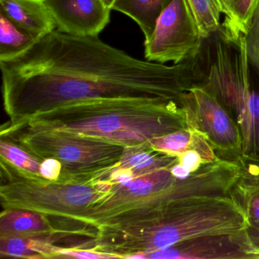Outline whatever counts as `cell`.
Wrapping results in <instances>:
<instances>
[{
    "label": "cell",
    "mask_w": 259,
    "mask_h": 259,
    "mask_svg": "<svg viewBox=\"0 0 259 259\" xmlns=\"http://www.w3.org/2000/svg\"><path fill=\"white\" fill-rule=\"evenodd\" d=\"M201 53L179 64L138 60L103 42L56 29L14 60L0 62L3 98L13 128L38 113L95 98L177 100L204 87Z\"/></svg>",
    "instance_id": "6da1fadb"
},
{
    "label": "cell",
    "mask_w": 259,
    "mask_h": 259,
    "mask_svg": "<svg viewBox=\"0 0 259 259\" xmlns=\"http://www.w3.org/2000/svg\"><path fill=\"white\" fill-rule=\"evenodd\" d=\"M248 227L245 215L229 196L176 200L125 224L97 227L94 249L116 258H139L177 242Z\"/></svg>",
    "instance_id": "7a4b0ae2"
},
{
    "label": "cell",
    "mask_w": 259,
    "mask_h": 259,
    "mask_svg": "<svg viewBox=\"0 0 259 259\" xmlns=\"http://www.w3.org/2000/svg\"><path fill=\"white\" fill-rule=\"evenodd\" d=\"M187 127L184 111L175 100L107 98L66 104L3 130H60L126 147Z\"/></svg>",
    "instance_id": "3957f363"
},
{
    "label": "cell",
    "mask_w": 259,
    "mask_h": 259,
    "mask_svg": "<svg viewBox=\"0 0 259 259\" xmlns=\"http://www.w3.org/2000/svg\"><path fill=\"white\" fill-rule=\"evenodd\" d=\"M171 166V165H170ZM170 166L124 183L113 185L105 198L84 210L80 222L97 228L130 222L176 200L190 197H226L239 174L237 164L220 157L187 177Z\"/></svg>",
    "instance_id": "277c9868"
},
{
    "label": "cell",
    "mask_w": 259,
    "mask_h": 259,
    "mask_svg": "<svg viewBox=\"0 0 259 259\" xmlns=\"http://www.w3.org/2000/svg\"><path fill=\"white\" fill-rule=\"evenodd\" d=\"M3 210L22 209L59 219L80 222L84 210L109 195L113 185L107 182L85 183L51 182L36 177L0 159Z\"/></svg>",
    "instance_id": "5b68a950"
},
{
    "label": "cell",
    "mask_w": 259,
    "mask_h": 259,
    "mask_svg": "<svg viewBox=\"0 0 259 259\" xmlns=\"http://www.w3.org/2000/svg\"><path fill=\"white\" fill-rule=\"evenodd\" d=\"M1 137L16 142L39 160L54 158L63 164L60 183H90L117 164L123 145L56 130L20 128Z\"/></svg>",
    "instance_id": "8992f818"
},
{
    "label": "cell",
    "mask_w": 259,
    "mask_h": 259,
    "mask_svg": "<svg viewBox=\"0 0 259 259\" xmlns=\"http://www.w3.org/2000/svg\"><path fill=\"white\" fill-rule=\"evenodd\" d=\"M237 46L239 53L234 57L224 44L215 43L214 58L204 87L221 101L239 126L242 156L259 160V88L251 84L242 38Z\"/></svg>",
    "instance_id": "52a82bcc"
},
{
    "label": "cell",
    "mask_w": 259,
    "mask_h": 259,
    "mask_svg": "<svg viewBox=\"0 0 259 259\" xmlns=\"http://www.w3.org/2000/svg\"><path fill=\"white\" fill-rule=\"evenodd\" d=\"M202 40L187 0H172L145 40V57L161 64H179L201 52Z\"/></svg>",
    "instance_id": "ba28073f"
},
{
    "label": "cell",
    "mask_w": 259,
    "mask_h": 259,
    "mask_svg": "<svg viewBox=\"0 0 259 259\" xmlns=\"http://www.w3.org/2000/svg\"><path fill=\"white\" fill-rule=\"evenodd\" d=\"M188 127L202 133L213 149L233 160L242 155V136L234 119L221 101L206 87L183 92L176 100Z\"/></svg>",
    "instance_id": "9c48e42d"
},
{
    "label": "cell",
    "mask_w": 259,
    "mask_h": 259,
    "mask_svg": "<svg viewBox=\"0 0 259 259\" xmlns=\"http://www.w3.org/2000/svg\"><path fill=\"white\" fill-rule=\"evenodd\" d=\"M141 259H258L245 230L236 233L203 235L141 256Z\"/></svg>",
    "instance_id": "30bf717a"
},
{
    "label": "cell",
    "mask_w": 259,
    "mask_h": 259,
    "mask_svg": "<svg viewBox=\"0 0 259 259\" xmlns=\"http://www.w3.org/2000/svg\"><path fill=\"white\" fill-rule=\"evenodd\" d=\"M57 30L77 36H98L110 19L102 0H45Z\"/></svg>",
    "instance_id": "8fae6325"
},
{
    "label": "cell",
    "mask_w": 259,
    "mask_h": 259,
    "mask_svg": "<svg viewBox=\"0 0 259 259\" xmlns=\"http://www.w3.org/2000/svg\"><path fill=\"white\" fill-rule=\"evenodd\" d=\"M177 160L178 157L157 151L148 142L126 146L119 163L92 181L107 182L113 185L126 183L156 169L170 166Z\"/></svg>",
    "instance_id": "7c38bea8"
},
{
    "label": "cell",
    "mask_w": 259,
    "mask_h": 259,
    "mask_svg": "<svg viewBox=\"0 0 259 259\" xmlns=\"http://www.w3.org/2000/svg\"><path fill=\"white\" fill-rule=\"evenodd\" d=\"M86 236L85 230L73 228L32 236L0 238V254L24 258H54L65 248L59 242Z\"/></svg>",
    "instance_id": "4fadbf2b"
},
{
    "label": "cell",
    "mask_w": 259,
    "mask_h": 259,
    "mask_svg": "<svg viewBox=\"0 0 259 259\" xmlns=\"http://www.w3.org/2000/svg\"><path fill=\"white\" fill-rule=\"evenodd\" d=\"M233 161L239 166V175L228 196L242 210L248 227L259 228V160L240 155Z\"/></svg>",
    "instance_id": "5bb4252c"
},
{
    "label": "cell",
    "mask_w": 259,
    "mask_h": 259,
    "mask_svg": "<svg viewBox=\"0 0 259 259\" xmlns=\"http://www.w3.org/2000/svg\"><path fill=\"white\" fill-rule=\"evenodd\" d=\"M73 228L82 227L68 220L32 210L13 209L2 210L0 215V238L32 236Z\"/></svg>",
    "instance_id": "9a60e30c"
},
{
    "label": "cell",
    "mask_w": 259,
    "mask_h": 259,
    "mask_svg": "<svg viewBox=\"0 0 259 259\" xmlns=\"http://www.w3.org/2000/svg\"><path fill=\"white\" fill-rule=\"evenodd\" d=\"M0 11L38 39L57 29L45 0H0Z\"/></svg>",
    "instance_id": "2e32d148"
},
{
    "label": "cell",
    "mask_w": 259,
    "mask_h": 259,
    "mask_svg": "<svg viewBox=\"0 0 259 259\" xmlns=\"http://www.w3.org/2000/svg\"><path fill=\"white\" fill-rule=\"evenodd\" d=\"M148 143L154 149L174 157H180L186 151H197L204 163L216 161L220 158L205 136L190 127L154 138Z\"/></svg>",
    "instance_id": "e0dca14e"
},
{
    "label": "cell",
    "mask_w": 259,
    "mask_h": 259,
    "mask_svg": "<svg viewBox=\"0 0 259 259\" xmlns=\"http://www.w3.org/2000/svg\"><path fill=\"white\" fill-rule=\"evenodd\" d=\"M172 0H116L112 10L131 18L142 30L145 40L150 38L156 22Z\"/></svg>",
    "instance_id": "ac0fdd59"
},
{
    "label": "cell",
    "mask_w": 259,
    "mask_h": 259,
    "mask_svg": "<svg viewBox=\"0 0 259 259\" xmlns=\"http://www.w3.org/2000/svg\"><path fill=\"white\" fill-rule=\"evenodd\" d=\"M39 40L0 11V62L14 60L32 48Z\"/></svg>",
    "instance_id": "d6986e66"
},
{
    "label": "cell",
    "mask_w": 259,
    "mask_h": 259,
    "mask_svg": "<svg viewBox=\"0 0 259 259\" xmlns=\"http://www.w3.org/2000/svg\"><path fill=\"white\" fill-rule=\"evenodd\" d=\"M203 39L221 28V8L217 0H187Z\"/></svg>",
    "instance_id": "ffe728a7"
},
{
    "label": "cell",
    "mask_w": 259,
    "mask_h": 259,
    "mask_svg": "<svg viewBox=\"0 0 259 259\" xmlns=\"http://www.w3.org/2000/svg\"><path fill=\"white\" fill-rule=\"evenodd\" d=\"M0 155L24 172L34 177H42L40 175L41 160L25 151L13 141L1 137Z\"/></svg>",
    "instance_id": "44dd1931"
},
{
    "label": "cell",
    "mask_w": 259,
    "mask_h": 259,
    "mask_svg": "<svg viewBox=\"0 0 259 259\" xmlns=\"http://www.w3.org/2000/svg\"><path fill=\"white\" fill-rule=\"evenodd\" d=\"M241 38L243 41L248 64L259 78V0H256L246 31Z\"/></svg>",
    "instance_id": "7402d4cb"
},
{
    "label": "cell",
    "mask_w": 259,
    "mask_h": 259,
    "mask_svg": "<svg viewBox=\"0 0 259 259\" xmlns=\"http://www.w3.org/2000/svg\"><path fill=\"white\" fill-rule=\"evenodd\" d=\"M58 257L83 259L116 258V257L112 254L86 248H63L59 251Z\"/></svg>",
    "instance_id": "603a6c76"
},
{
    "label": "cell",
    "mask_w": 259,
    "mask_h": 259,
    "mask_svg": "<svg viewBox=\"0 0 259 259\" xmlns=\"http://www.w3.org/2000/svg\"><path fill=\"white\" fill-rule=\"evenodd\" d=\"M63 174V164L54 158L45 159L40 163V175L45 180L51 182H58Z\"/></svg>",
    "instance_id": "cb8c5ba5"
},
{
    "label": "cell",
    "mask_w": 259,
    "mask_h": 259,
    "mask_svg": "<svg viewBox=\"0 0 259 259\" xmlns=\"http://www.w3.org/2000/svg\"><path fill=\"white\" fill-rule=\"evenodd\" d=\"M179 162L186 167L189 172H196L203 165L207 164L204 163L202 157L197 151H186L184 154L178 157Z\"/></svg>",
    "instance_id": "d4e9b609"
},
{
    "label": "cell",
    "mask_w": 259,
    "mask_h": 259,
    "mask_svg": "<svg viewBox=\"0 0 259 259\" xmlns=\"http://www.w3.org/2000/svg\"><path fill=\"white\" fill-rule=\"evenodd\" d=\"M221 8V13L225 16V20L223 22V33L227 32L232 24V12L230 0H217Z\"/></svg>",
    "instance_id": "484cf974"
},
{
    "label": "cell",
    "mask_w": 259,
    "mask_h": 259,
    "mask_svg": "<svg viewBox=\"0 0 259 259\" xmlns=\"http://www.w3.org/2000/svg\"><path fill=\"white\" fill-rule=\"evenodd\" d=\"M245 232L251 250L259 259V228L248 227L245 229Z\"/></svg>",
    "instance_id": "4316f807"
},
{
    "label": "cell",
    "mask_w": 259,
    "mask_h": 259,
    "mask_svg": "<svg viewBox=\"0 0 259 259\" xmlns=\"http://www.w3.org/2000/svg\"><path fill=\"white\" fill-rule=\"evenodd\" d=\"M102 1L108 8L112 10V7H113V4H114L116 0H102Z\"/></svg>",
    "instance_id": "83f0119b"
}]
</instances>
